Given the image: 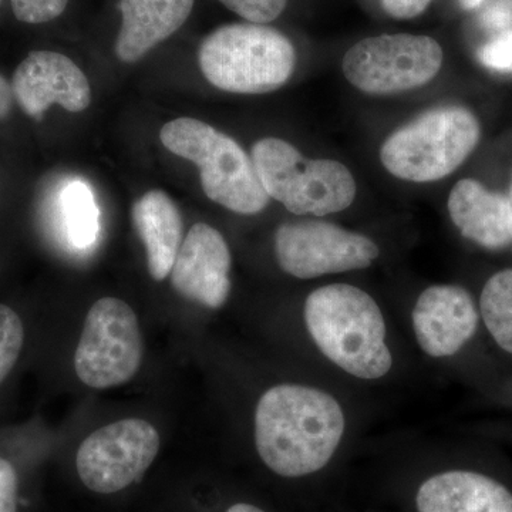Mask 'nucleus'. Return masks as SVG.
I'll use <instances>...</instances> for the list:
<instances>
[{
  "label": "nucleus",
  "mask_w": 512,
  "mask_h": 512,
  "mask_svg": "<svg viewBox=\"0 0 512 512\" xmlns=\"http://www.w3.org/2000/svg\"><path fill=\"white\" fill-rule=\"evenodd\" d=\"M451 220L464 237L481 247L498 249L512 242L510 197L485 190L476 180H461L448 197Z\"/></svg>",
  "instance_id": "15"
},
{
  "label": "nucleus",
  "mask_w": 512,
  "mask_h": 512,
  "mask_svg": "<svg viewBox=\"0 0 512 512\" xmlns=\"http://www.w3.org/2000/svg\"><path fill=\"white\" fill-rule=\"evenodd\" d=\"M144 345L136 313L117 298H101L84 320L74 355L76 375L92 389H110L133 379Z\"/></svg>",
  "instance_id": "8"
},
{
  "label": "nucleus",
  "mask_w": 512,
  "mask_h": 512,
  "mask_svg": "<svg viewBox=\"0 0 512 512\" xmlns=\"http://www.w3.org/2000/svg\"><path fill=\"white\" fill-rule=\"evenodd\" d=\"M198 60L205 79L217 89L264 94L288 82L296 52L279 30L258 23H232L205 37Z\"/></svg>",
  "instance_id": "3"
},
{
  "label": "nucleus",
  "mask_w": 512,
  "mask_h": 512,
  "mask_svg": "<svg viewBox=\"0 0 512 512\" xmlns=\"http://www.w3.org/2000/svg\"><path fill=\"white\" fill-rule=\"evenodd\" d=\"M481 316L488 332L505 352L512 353V269L497 272L485 284Z\"/></svg>",
  "instance_id": "19"
},
{
  "label": "nucleus",
  "mask_w": 512,
  "mask_h": 512,
  "mask_svg": "<svg viewBox=\"0 0 512 512\" xmlns=\"http://www.w3.org/2000/svg\"><path fill=\"white\" fill-rule=\"evenodd\" d=\"M483 2L484 0H460L461 6L468 10L478 8V6H480Z\"/></svg>",
  "instance_id": "28"
},
{
  "label": "nucleus",
  "mask_w": 512,
  "mask_h": 512,
  "mask_svg": "<svg viewBox=\"0 0 512 512\" xmlns=\"http://www.w3.org/2000/svg\"><path fill=\"white\" fill-rule=\"evenodd\" d=\"M477 325L476 305L461 286H430L414 305L417 343L431 357L453 356L473 338Z\"/></svg>",
  "instance_id": "13"
},
{
  "label": "nucleus",
  "mask_w": 512,
  "mask_h": 512,
  "mask_svg": "<svg viewBox=\"0 0 512 512\" xmlns=\"http://www.w3.org/2000/svg\"><path fill=\"white\" fill-rule=\"evenodd\" d=\"M414 503L417 512H512V493L476 471L450 470L423 481Z\"/></svg>",
  "instance_id": "14"
},
{
  "label": "nucleus",
  "mask_w": 512,
  "mask_h": 512,
  "mask_svg": "<svg viewBox=\"0 0 512 512\" xmlns=\"http://www.w3.org/2000/svg\"><path fill=\"white\" fill-rule=\"evenodd\" d=\"M220 2L235 15L258 25L274 22L288 5V0H220Z\"/></svg>",
  "instance_id": "21"
},
{
  "label": "nucleus",
  "mask_w": 512,
  "mask_h": 512,
  "mask_svg": "<svg viewBox=\"0 0 512 512\" xmlns=\"http://www.w3.org/2000/svg\"><path fill=\"white\" fill-rule=\"evenodd\" d=\"M303 313L320 352L349 375L376 380L392 369L383 313L369 293L348 284L322 286Z\"/></svg>",
  "instance_id": "2"
},
{
  "label": "nucleus",
  "mask_w": 512,
  "mask_h": 512,
  "mask_svg": "<svg viewBox=\"0 0 512 512\" xmlns=\"http://www.w3.org/2000/svg\"><path fill=\"white\" fill-rule=\"evenodd\" d=\"M192 8L194 0H120L117 57L126 63L143 59L187 22Z\"/></svg>",
  "instance_id": "16"
},
{
  "label": "nucleus",
  "mask_w": 512,
  "mask_h": 512,
  "mask_svg": "<svg viewBox=\"0 0 512 512\" xmlns=\"http://www.w3.org/2000/svg\"><path fill=\"white\" fill-rule=\"evenodd\" d=\"M163 146L200 170L202 190L211 201L237 214L254 215L269 202L252 158L234 138L195 119H177L160 131Z\"/></svg>",
  "instance_id": "4"
},
{
  "label": "nucleus",
  "mask_w": 512,
  "mask_h": 512,
  "mask_svg": "<svg viewBox=\"0 0 512 512\" xmlns=\"http://www.w3.org/2000/svg\"><path fill=\"white\" fill-rule=\"evenodd\" d=\"M131 215L146 247L148 272L154 281H164L184 241L181 212L165 192L156 190L134 202Z\"/></svg>",
  "instance_id": "17"
},
{
  "label": "nucleus",
  "mask_w": 512,
  "mask_h": 512,
  "mask_svg": "<svg viewBox=\"0 0 512 512\" xmlns=\"http://www.w3.org/2000/svg\"><path fill=\"white\" fill-rule=\"evenodd\" d=\"M508 197H510V200L512 202V183H511V188H510V195H508Z\"/></svg>",
  "instance_id": "29"
},
{
  "label": "nucleus",
  "mask_w": 512,
  "mask_h": 512,
  "mask_svg": "<svg viewBox=\"0 0 512 512\" xmlns=\"http://www.w3.org/2000/svg\"><path fill=\"white\" fill-rule=\"evenodd\" d=\"M25 340V330L18 313L0 303V384L18 362Z\"/></svg>",
  "instance_id": "20"
},
{
  "label": "nucleus",
  "mask_w": 512,
  "mask_h": 512,
  "mask_svg": "<svg viewBox=\"0 0 512 512\" xmlns=\"http://www.w3.org/2000/svg\"><path fill=\"white\" fill-rule=\"evenodd\" d=\"M160 451V434L153 424L126 419L94 431L77 451L80 480L89 490L113 494L137 483Z\"/></svg>",
  "instance_id": "9"
},
{
  "label": "nucleus",
  "mask_w": 512,
  "mask_h": 512,
  "mask_svg": "<svg viewBox=\"0 0 512 512\" xmlns=\"http://www.w3.org/2000/svg\"><path fill=\"white\" fill-rule=\"evenodd\" d=\"M12 104V86L6 82L5 77L0 76V120H5L9 116Z\"/></svg>",
  "instance_id": "26"
},
{
  "label": "nucleus",
  "mask_w": 512,
  "mask_h": 512,
  "mask_svg": "<svg viewBox=\"0 0 512 512\" xmlns=\"http://www.w3.org/2000/svg\"><path fill=\"white\" fill-rule=\"evenodd\" d=\"M478 59L488 69L512 72V30L503 33L481 47Z\"/></svg>",
  "instance_id": "23"
},
{
  "label": "nucleus",
  "mask_w": 512,
  "mask_h": 512,
  "mask_svg": "<svg viewBox=\"0 0 512 512\" xmlns=\"http://www.w3.org/2000/svg\"><path fill=\"white\" fill-rule=\"evenodd\" d=\"M0 512H18V476L9 461L0 458Z\"/></svg>",
  "instance_id": "24"
},
{
  "label": "nucleus",
  "mask_w": 512,
  "mask_h": 512,
  "mask_svg": "<svg viewBox=\"0 0 512 512\" xmlns=\"http://www.w3.org/2000/svg\"><path fill=\"white\" fill-rule=\"evenodd\" d=\"M345 433L335 397L301 384H279L262 394L255 412V446L269 470L285 478L323 470Z\"/></svg>",
  "instance_id": "1"
},
{
  "label": "nucleus",
  "mask_w": 512,
  "mask_h": 512,
  "mask_svg": "<svg viewBox=\"0 0 512 512\" xmlns=\"http://www.w3.org/2000/svg\"><path fill=\"white\" fill-rule=\"evenodd\" d=\"M225 512H266L261 510V508L256 507V505L247 504V503H238L231 505Z\"/></svg>",
  "instance_id": "27"
},
{
  "label": "nucleus",
  "mask_w": 512,
  "mask_h": 512,
  "mask_svg": "<svg viewBox=\"0 0 512 512\" xmlns=\"http://www.w3.org/2000/svg\"><path fill=\"white\" fill-rule=\"evenodd\" d=\"M60 224L74 248L92 247L99 235V208L89 185L70 181L60 195Z\"/></svg>",
  "instance_id": "18"
},
{
  "label": "nucleus",
  "mask_w": 512,
  "mask_h": 512,
  "mask_svg": "<svg viewBox=\"0 0 512 512\" xmlns=\"http://www.w3.org/2000/svg\"><path fill=\"white\" fill-rule=\"evenodd\" d=\"M231 252L224 237L208 224L188 231L171 269L175 291L185 299L218 309L231 292Z\"/></svg>",
  "instance_id": "12"
},
{
  "label": "nucleus",
  "mask_w": 512,
  "mask_h": 512,
  "mask_svg": "<svg viewBox=\"0 0 512 512\" xmlns=\"http://www.w3.org/2000/svg\"><path fill=\"white\" fill-rule=\"evenodd\" d=\"M16 19L30 25L47 23L59 18L69 0H10Z\"/></svg>",
  "instance_id": "22"
},
{
  "label": "nucleus",
  "mask_w": 512,
  "mask_h": 512,
  "mask_svg": "<svg viewBox=\"0 0 512 512\" xmlns=\"http://www.w3.org/2000/svg\"><path fill=\"white\" fill-rule=\"evenodd\" d=\"M13 97L28 116L42 120L52 104L70 113L86 110L92 101L86 74L69 57L56 52H32L12 79Z\"/></svg>",
  "instance_id": "11"
},
{
  "label": "nucleus",
  "mask_w": 512,
  "mask_h": 512,
  "mask_svg": "<svg viewBox=\"0 0 512 512\" xmlns=\"http://www.w3.org/2000/svg\"><path fill=\"white\" fill-rule=\"evenodd\" d=\"M433 0H382V8L390 18L409 20L426 12Z\"/></svg>",
  "instance_id": "25"
},
{
  "label": "nucleus",
  "mask_w": 512,
  "mask_h": 512,
  "mask_svg": "<svg viewBox=\"0 0 512 512\" xmlns=\"http://www.w3.org/2000/svg\"><path fill=\"white\" fill-rule=\"evenodd\" d=\"M443 59V49L433 37L396 33L355 43L343 56L342 69L360 92L387 96L431 82Z\"/></svg>",
  "instance_id": "7"
},
{
  "label": "nucleus",
  "mask_w": 512,
  "mask_h": 512,
  "mask_svg": "<svg viewBox=\"0 0 512 512\" xmlns=\"http://www.w3.org/2000/svg\"><path fill=\"white\" fill-rule=\"evenodd\" d=\"M379 252L372 239L325 221L286 222L275 234L279 266L299 279L365 269Z\"/></svg>",
  "instance_id": "10"
},
{
  "label": "nucleus",
  "mask_w": 512,
  "mask_h": 512,
  "mask_svg": "<svg viewBox=\"0 0 512 512\" xmlns=\"http://www.w3.org/2000/svg\"><path fill=\"white\" fill-rule=\"evenodd\" d=\"M477 117L460 106L421 114L384 141L380 160L390 174L412 183H433L456 171L480 141Z\"/></svg>",
  "instance_id": "6"
},
{
  "label": "nucleus",
  "mask_w": 512,
  "mask_h": 512,
  "mask_svg": "<svg viewBox=\"0 0 512 512\" xmlns=\"http://www.w3.org/2000/svg\"><path fill=\"white\" fill-rule=\"evenodd\" d=\"M251 158L266 194L292 214L325 217L355 201V178L339 161L309 160L292 144L274 137L255 143Z\"/></svg>",
  "instance_id": "5"
}]
</instances>
